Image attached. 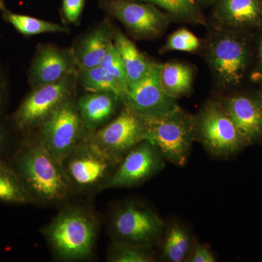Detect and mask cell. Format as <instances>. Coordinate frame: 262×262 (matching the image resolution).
<instances>
[{
    "label": "cell",
    "instance_id": "cell-1",
    "mask_svg": "<svg viewBox=\"0 0 262 262\" xmlns=\"http://www.w3.org/2000/svg\"><path fill=\"white\" fill-rule=\"evenodd\" d=\"M201 53L215 89L222 94L237 91L249 77L254 62L253 34L208 23Z\"/></svg>",
    "mask_w": 262,
    "mask_h": 262
},
{
    "label": "cell",
    "instance_id": "cell-2",
    "mask_svg": "<svg viewBox=\"0 0 262 262\" xmlns=\"http://www.w3.org/2000/svg\"><path fill=\"white\" fill-rule=\"evenodd\" d=\"M8 162L35 201L57 203L70 195L61 164L39 138L22 142Z\"/></svg>",
    "mask_w": 262,
    "mask_h": 262
},
{
    "label": "cell",
    "instance_id": "cell-3",
    "mask_svg": "<svg viewBox=\"0 0 262 262\" xmlns=\"http://www.w3.org/2000/svg\"><path fill=\"white\" fill-rule=\"evenodd\" d=\"M98 222L87 208L67 207L42 229L52 252L58 260L81 261L92 255L98 236Z\"/></svg>",
    "mask_w": 262,
    "mask_h": 262
},
{
    "label": "cell",
    "instance_id": "cell-4",
    "mask_svg": "<svg viewBox=\"0 0 262 262\" xmlns=\"http://www.w3.org/2000/svg\"><path fill=\"white\" fill-rule=\"evenodd\" d=\"M195 141L215 158L227 159L251 145L218 98H211L194 115Z\"/></svg>",
    "mask_w": 262,
    "mask_h": 262
},
{
    "label": "cell",
    "instance_id": "cell-5",
    "mask_svg": "<svg viewBox=\"0 0 262 262\" xmlns=\"http://www.w3.org/2000/svg\"><path fill=\"white\" fill-rule=\"evenodd\" d=\"M145 122L146 139L158 148L165 161L184 166L195 141L194 115L179 106L163 117Z\"/></svg>",
    "mask_w": 262,
    "mask_h": 262
},
{
    "label": "cell",
    "instance_id": "cell-6",
    "mask_svg": "<svg viewBox=\"0 0 262 262\" xmlns=\"http://www.w3.org/2000/svg\"><path fill=\"white\" fill-rule=\"evenodd\" d=\"M61 165L71 192L87 193L100 191L118 164L89 139L88 133Z\"/></svg>",
    "mask_w": 262,
    "mask_h": 262
},
{
    "label": "cell",
    "instance_id": "cell-7",
    "mask_svg": "<svg viewBox=\"0 0 262 262\" xmlns=\"http://www.w3.org/2000/svg\"><path fill=\"white\" fill-rule=\"evenodd\" d=\"M113 239L154 248L161 241L165 225L156 212L136 201L125 202L110 217Z\"/></svg>",
    "mask_w": 262,
    "mask_h": 262
},
{
    "label": "cell",
    "instance_id": "cell-8",
    "mask_svg": "<svg viewBox=\"0 0 262 262\" xmlns=\"http://www.w3.org/2000/svg\"><path fill=\"white\" fill-rule=\"evenodd\" d=\"M77 73L58 82L33 89L12 117L15 128L21 132L39 127L57 108L73 96Z\"/></svg>",
    "mask_w": 262,
    "mask_h": 262
},
{
    "label": "cell",
    "instance_id": "cell-9",
    "mask_svg": "<svg viewBox=\"0 0 262 262\" xmlns=\"http://www.w3.org/2000/svg\"><path fill=\"white\" fill-rule=\"evenodd\" d=\"M99 6L123 24L138 39H155L165 34L173 23L171 17L149 3L132 0H99Z\"/></svg>",
    "mask_w": 262,
    "mask_h": 262
},
{
    "label": "cell",
    "instance_id": "cell-10",
    "mask_svg": "<svg viewBox=\"0 0 262 262\" xmlns=\"http://www.w3.org/2000/svg\"><path fill=\"white\" fill-rule=\"evenodd\" d=\"M39 127V139L60 164L89 133L73 96L57 108Z\"/></svg>",
    "mask_w": 262,
    "mask_h": 262
},
{
    "label": "cell",
    "instance_id": "cell-11",
    "mask_svg": "<svg viewBox=\"0 0 262 262\" xmlns=\"http://www.w3.org/2000/svg\"><path fill=\"white\" fill-rule=\"evenodd\" d=\"M89 137L105 155L119 164L132 148L145 140V120L123 105L113 120L101 128L89 131Z\"/></svg>",
    "mask_w": 262,
    "mask_h": 262
},
{
    "label": "cell",
    "instance_id": "cell-12",
    "mask_svg": "<svg viewBox=\"0 0 262 262\" xmlns=\"http://www.w3.org/2000/svg\"><path fill=\"white\" fill-rule=\"evenodd\" d=\"M165 166V160L159 150L145 139L125 155L100 191L137 187L160 173Z\"/></svg>",
    "mask_w": 262,
    "mask_h": 262
},
{
    "label": "cell",
    "instance_id": "cell-13",
    "mask_svg": "<svg viewBox=\"0 0 262 262\" xmlns=\"http://www.w3.org/2000/svg\"><path fill=\"white\" fill-rule=\"evenodd\" d=\"M161 65L153 62L147 75L129 90L123 104L145 120L163 117L179 107L177 100L168 96L162 87L160 78Z\"/></svg>",
    "mask_w": 262,
    "mask_h": 262
},
{
    "label": "cell",
    "instance_id": "cell-14",
    "mask_svg": "<svg viewBox=\"0 0 262 262\" xmlns=\"http://www.w3.org/2000/svg\"><path fill=\"white\" fill-rule=\"evenodd\" d=\"M77 64L72 48L53 45H42L37 49L29 72L32 89L58 82L67 76L77 73Z\"/></svg>",
    "mask_w": 262,
    "mask_h": 262
},
{
    "label": "cell",
    "instance_id": "cell-15",
    "mask_svg": "<svg viewBox=\"0 0 262 262\" xmlns=\"http://www.w3.org/2000/svg\"><path fill=\"white\" fill-rule=\"evenodd\" d=\"M211 8L210 24L253 34L262 27V0H215Z\"/></svg>",
    "mask_w": 262,
    "mask_h": 262
},
{
    "label": "cell",
    "instance_id": "cell-16",
    "mask_svg": "<svg viewBox=\"0 0 262 262\" xmlns=\"http://www.w3.org/2000/svg\"><path fill=\"white\" fill-rule=\"evenodd\" d=\"M217 98L250 144L262 141V111L256 95L237 90Z\"/></svg>",
    "mask_w": 262,
    "mask_h": 262
},
{
    "label": "cell",
    "instance_id": "cell-17",
    "mask_svg": "<svg viewBox=\"0 0 262 262\" xmlns=\"http://www.w3.org/2000/svg\"><path fill=\"white\" fill-rule=\"evenodd\" d=\"M115 28L108 20L87 33L73 49L77 70H88L100 65L113 43Z\"/></svg>",
    "mask_w": 262,
    "mask_h": 262
},
{
    "label": "cell",
    "instance_id": "cell-18",
    "mask_svg": "<svg viewBox=\"0 0 262 262\" xmlns=\"http://www.w3.org/2000/svg\"><path fill=\"white\" fill-rule=\"evenodd\" d=\"M120 98L113 93L91 92L76 101L77 110L88 131L101 128L115 115Z\"/></svg>",
    "mask_w": 262,
    "mask_h": 262
},
{
    "label": "cell",
    "instance_id": "cell-19",
    "mask_svg": "<svg viewBox=\"0 0 262 262\" xmlns=\"http://www.w3.org/2000/svg\"><path fill=\"white\" fill-rule=\"evenodd\" d=\"M113 42L125 66L130 90L147 75L154 61L148 59L134 42L119 29L114 31Z\"/></svg>",
    "mask_w": 262,
    "mask_h": 262
},
{
    "label": "cell",
    "instance_id": "cell-20",
    "mask_svg": "<svg viewBox=\"0 0 262 262\" xmlns=\"http://www.w3.org/2000/svg\"><path fill=\"white\" fill-rule=\"evenodd\" d=\"M195 75L192 65L182 61L162 63L160 71L162 87L168 96L176 100L192 94Z\"/></svg>",
    "mask_w": 262,
    "mask_h": 262
},
{
    "label": "cell",
    "instance_id": "cell-21",
    "mask_svg": "<svg viewBox=\"0 0 262 262\" xmlns=\"http://www.w3.org/2000/svg\"><path fill=\"white\" fill-rule=\"evenodd\" d=\"M161 256L168 262L186 261L193 247L192 235L184 226L172 222L164 229Z\"/></svg>",
    "mask_w": 262,
    "mask_h": 262
},
{
    "label": "cell",
    "instance_id": "cell-22",
    "mask_svg": "<svg viewBox=\"0 0 262 262\" xmlns=\"http://www.w3.org/2000/svg\"><path fill=\"white\" fill-rule=\"evenodd\" d=\"M149 3L168 13L173 22L208 27V20L194 0H132Z\"/></svg>",
    "mask_w": 262,
    "mask_h": 262
},
{
    "label": "cell",
    "instance_id": "cell-23",
    "mask_svg": "<svg viewBox=\"0 0 262 262\" xmlns=\"http://www.w3.org/2000/svg\"><path fill=\"white\" fill-rule=\"evenodd\" d=\"M35 202L13 167L0 158V203L26 205Z\"/></svg>",
    "mask_w": 262,
    "mask_h": 262
},
{
    "label": "cell",
    "instance_id": "cell-24",
    "mask_svg": "<svg viewBox=\"0 0 262 262\" xmlns=\"http://www.w3.org/2000/svg\"><path fill=\"white\" fill-rule=\"evenodd\" d=\"M77 80L89 92L113 93L120 98L122 105L125 102L127 91L101 66L79 71Z\"/></svg>",
    "mask_w": 262,
    "mask_h": 262
},
{
    "label": "cell",
    "instance_id": "cell-25",
    "mask_svg": "<svg viewBox=\"0 0 262 262\" xmlns=\"http://www.w3.org/2000/svg\"><path fill=\"white\" fill-rule=\"evenodd\" d=\"M3 18L5 21L11 24L20 34L31 37L43 33H66L69 29L60 24L51 23L41 19L17 14L9 10H3Z\"/></svg>",
    "mask_w": 262,
    "mask_h": 262
},
{
    "label": "cell",
    "instance_id": "cell-26",
    "mask_svg": "<svg viewBox=\"0 0 262 262\" xmlns=\"http://www.w3.org/2000/svg\"><path fill=\"white\" fill-rule=\"evenodd\" d=\"M153 248L138 246L113 239L108 247L106 261L110 262H154Z\"/></svg>",
    "mask_w": 262,
    "mask_h": 262
},
{
    "label": "cell",
    "instance_id": "cell-27",
    "mask_svg": "<svg viewBox=\"0 0 262 262\" xmlns=\"http://www.w3.org/2000/svg\"><path fill=\"white\" fill-rule=\"evenodd\" d=\"M203 39L196 37L191 31L186 28H180L170 34L166 42L160 49V53L165 54L171 51L201 53Z\"/></svg>",
    "mask_w": 262,
    "mask_h": 262
},
{
    "label": "cell",
    "instance_id": "cell-28",
    "mask_svg": "<svg viewBox=\"0 0 262 262\" xmlns=\"http://www.w3.org/2000/svg\"><path fill=\"white\" fill-rule=\"evenodd\" d=\"M99 66H101L103 70H106L110 75L113 76L128 94V81L126 71L120 53L115 47L114 42L108 48L104 58Z\"/></svg>",
    "mask_w": 262,
    "mask_h": 262
},
{
    "label": "cell",
    "instance_id": "cell-29",
    "mask_svg": "<svg viewBox=\"0 0 262 262\" xmlns=\"http://www.w3.org/2000/svg\"><path fill=\"white\" fill-rule=\"evenodd\" d=\"M253 38L255 49L254 62L249 78L252 82L259 84L262 82V27L255 33Z\"/></svg>",
    "mask_w": 262,
    "mask_h": 262
},
{
    "label": "cell",
    "instance_id": "cell-30",
    "mask_svg": "<svg viewBox=\"0 0 262 262\" xmlns=\"http://www.w3.org/2000/svg\"><path fill=\"white\" fill-rule=\"evenodd\" d=\"M85 0H62V13L69 23L76 24L83 11Z\"/></svg>",
    "mask_w": 262,
    "mask_h": 262
},
{
    "label": "cell",
    "instance_id": "cell-31",
    "mask_svg": "<svg viewBox=\"0 0 262 262\" xmlns=\"http://www.w3.org/2000/svg\"><path fill=\"white\" fill-rule=\"evenodd\" d=\"M187 262H215L214 253L208 245L194 243L191 252L186 260Z\"/></svg>",
    "mask_w": 262,
    "mask_h": 262
},
{
    "label": "cell",
    "instance_id": "cell-32",
    "mask_svg": "<svg viewBox=\"0 0 262 262\" xmlns=\"http://www.w3.org/2000/svg\"><path fill=\"white\" fill-rule=\"evenodd\" d=\"M10 139V130L4 124L0 122V158L9 145Z\"/></svg>",
    "mask_w": 262,
    "mask_h": 262
},
{
    "label": "cell",
    "instance_id": "cell-33",
    "mask_svg": "<svg viewBox=\"0 0 262 262\" xmlns=\"http://www.w3.org/2000/svg\"><path fill=\"white\" fill-rule=\"evenodd\" d=\"M200 8H211V5L214 3L215 0H194Z\"/></svg>",
    "mask_w": 262,
    "mask_h": 262
},
{
    "label": "cell",
    "instance_id": "cell-34",
    "mask_svg": "<svg viewBox=\"0 0 262 262\" xmlns=\"http://www.w3.org/2000/svg\"><path fill=\"white\" fill-rule=\"evenodd\" d=\"M3 103H4V88H3V82L0 78V111L3 108Z\"/></svg>",
    "mask_w": 262,
    "mask_h": 262
},
{
    "label": "cell",
    "instance_id": "cell-35",
    "mask_svg": "<svg viewBox=\"0 0 262 262\" xmlns=\"http://www.w3.org/2000/svg\"><path fill=\"white\" fill-rule=\"evenodd\" d=\"M255 95H256V98H257L258 103H259L260 107H261L262 111V82L259 83V88H258Z\"/></svg>",
    "mask_w": 262,
    "mask_h": 262
},
{
    "label": "cell",
    "instance_id": "cell-36",
    "mask_svg": "<svg viewBox=\"0 0 262 262\" xmlns=\"http://www.w3.org/2000/svg\"><path fill=\"white\" fill-rule=\"evenodd\" d=\"M5 10V0H0V10L3 11Z\"/></svg>",
    "mask_w": 262,
    "mask_h": 262
}]
</instances>
